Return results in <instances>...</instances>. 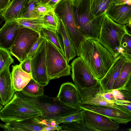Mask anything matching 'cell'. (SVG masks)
Instances as JSON below:
<instances>
[{
	"instance_id": "17",
	"label": "cell",
	"mask_w": 131,
	"mask_h": 131,
	"mask_svg": "<svg viewBox=\"0 0 131 131\" xmlns=\"http://www.w3.org/2000/svg\"><path fill=\"white\" fill-rule=\"evenodd\" d=\"M10 131H44L47 122L41 116L30 118L18 122L6 123Z\"/></svg>"
},
{
	"instance_id": "47",
	"label": "cell",
	"mask_w": 131,
	"mask_h": 131,
	"mask_svg": "<svg viewBox=\"0 0 131 131\" xmlns=\"http://www.w3.org/2000/svg\"><path fill=\"white\" fill-rule=\"evenodd\" d=\"M126 27L128 32L131 35V28L126 26Z\"/></svg>"
},
{
	"instance_id": "50",
	"label": "cell",
	"mask_w": 131,
	"mask_h": 131,
	"mask_svg": "<svg viewBox=\"0 0 131 131\" xmlns=\"http://www.w3.org/2000/svg\"><path fill=\"white\" fill-rule=\"evenodd\" d=\"M126 26H127L131 28V19L127 24H126Z\"/></svg>"
},
{
	"instance_id": "26",
	"label": "cell",
	"mask_w": 131,
	"mask_h": 131,
	"mask_svg": "<svg viewBox=\"0 0 131 131\" xmlns=\"http://www.w3.org/2000/svg\"><path fill=\"white\" fill-rule=\"evenodd\" d=\"M62 131H96L90 127L84 120H80L62 123L61 125Z\"/></svg>"
},
{
	"instance_id": "35",
	"label": "cell",
	"mask_w": 131,
	"mask_h": 131,
	"mask_svg": "<svg viewBox=\"0 0 131 131\" xmlns=\"http://www.w3.org/2000/svg\"><path fill=\"white\" fill-rule=\"evenodd\" d=\"M124 96V99H117L115 104L126 108L131 112V97L126 96Z\"/></svg>"
},
{
	"instance_id": "20",
	"label": "cell",
	"mask_w": 131,
	"mask_h": 131,
	"mask_svg": "<svg viewBox=\"0 0 131 131\" xmlns=\"http://www.w3.org/2000/svg\"><path fill=\"white\" fill-rule=\"evenodd\" d=\"M57 31L64 56L68 63L77 55V51L62 20L59 19Z\"/></svg>"
},
{
	"instance_id": "16",
	"label": "cell",
	"mask_w": 131,
	"mask_h": 131,
	"mask_svg": "<svg viewBox=\"0 0 131 131\" xmlns=\"http://www.w3.org/2000/svg\"><path fill=\"white\" fill-rule=\"evenodd\" d=\"M22 26L16 20L5 21L0 30V47L10 50Z\"/></svg>"
},
{
	"instance_id": "3",
	"label": "cell",
	"mask_w": 131,
	"mask_h": 131,
	"mask_svg": "<svg viewBox=\"0 0 131 131\" xmlns=\"http://www.w3.org/2000/svg\"><path fill=\"white\" fill-rule=\"evenodd\" d=\"M91 0H82L74 6L75 19L79 29L86 39L98 40L105 14L95 16L91 7Z\"/></svg>"
},
{
	"instance_id": "8",
	"label": "cell",
	"mask_w": 131,
	"mask_h": 131,
	"mask_svg": "<svg viewBox=\"0 0 131 131\" xmlns=\"http://www.w3.org/2000/svg\"><path fill=\"white\" fill-rule=\"evenodd\" d=\"M40 36L39 33L23 26L10 49L11 54L21 63L28 57L31 47Z\"/></svg>"
},
{
	"instance_id": "22",
	"label": "cell",
	"mask_w": 131,
	"mask_h": 131,
	"mask_svg": "<svg viewBox=\"0 0 131 131\" xmlns=\"http://www.w3.org/2000/svg\"><path fill=\"white\" fill-rule=\"evenodd\" d=\"M12 79L14 89L15 92H20L32 78L31 73L24 71L20 63L12 66Z\"/></svg>"
},
{
	"instance_id": "7",
	"label": "cell",
	"mask_w": 131,
	"mask_h": 131,
	"mask_svg": "<svg viewBox=\"0 0 131 131\" xmlns=\"http://www.w3.org/2000/svg\"><path fill=\"white\" fill-rule=\"evenodd\" d=\"M46 40V63L50 80L70 75L71 68L64 56L52 43Z\"/></svg>"
},
{
	"instance_id": "6",
	"label": "cell",
	"mask_w": 131,
	"mask_h": 131,
	"mask_svg": "<svg viewBox=\"0 0 131 131\" xmlns=\"http://www.w3.org/2000/svg\"><path fill=\"white\" fill-rule=\"evenodd\" d=\"M54 10L59 19L63 21L75 48L77 55L80 56L81 44L86 38L80 31L75 19L74 6L70 0H62L55 7Z\"/></svg>"
},
{
	"instance_id": "53",
	"label": "cell",
	"mask_w": 131,
	"mask_h": 131,
	"mask_svg": "<svg viewBox=\"0 0 131 131\" xmlns=\"http://www.w3.org/2000/svg\"><path fill=\"white\" fill-rule=\"evenodd\" d=\"M127 130L128 131H131V128H128L127 129Z\"/></svg>"
},
{
	"instance_id": "43",
	"label": "cell",
	"mask_w": 131,
	"mask_h": 131,
	"mask_svg": "<svg viewBox=\"0 0 131 131\" xmlns=\"http://www.w3.org/2000/svg\"><path fill=\"white\" fill-rule=\"evenodd\" d=\"M74 7H77L82 0H70Z\"/></svg>"
},
{
	"instance_id": "24",
	"label": "cell",
	"mask_w": 131,
	"mask_h": 131,
	"mask_svg": "<svg viewBox=\"0 0 131 131\" xmlns=\"http://www.w3.org/2000/svg\"><path fill=\"white\" fill-rule=\"evenodd\" d=\"M20 92L26 96L37 97L44 94V86L32 78Z\"/></svg>"
},
{
	"instance_id": "40",
	"label": "cell",
	"mask_w": 131,
	"mask_h": 131,
	"mask_svg": "<svg viewBox=\"0 0 131 131\" xmlns=\"http://www.w3.org/2000/svg\"><path fill=\"white\" fill-rule=\"evenodd\" d=\"M123 90L131 93V74L128 80L120 91Z\"/></svg>"
},
{
	"instance_id": "11",
	"label": "cell",
	"mask_w": 131,
	"mask_h": 131,
	"mask_svg": "<svg viewBox=\"0 0 131 131\" xmlns=\"http://www.w3.org/2000/svg\"><path fill=\"white\" fill-rule=\"evenodd\" d=\"M79 106L82 109L108 117L119 124H126L131 121V112L123 107L122 108H118L85 103H80Z\"/></svg>"
},
{
	"instance_id": "2",
	"label": "cell",
	"mask_w": 131,
	"mask_h": 131,
	"mask_svg": "<svg viewBox=\"0 0 131 131\" xmlns=\"http://www.w3.org/2000/svg\"><path fill=\"white\" fill-rule=\"evenodd\" d=\"M43 113L20 92H15L12 100L0 110V118L6 123L18 122L42 116Z\"/></svg>"
},
{
	"instance_id": "52",
	"label": "cell",
	"mask_w": 131,
	"mask_h": 131,
	"mask_svg": "<svg viewBox=\"0 0 131 131\" xmlns=\"http://www.w3.org/2000/svg\"><path fill=\"white\" fill-rule=\"evenodd\" d=\"M51 0H46L44 3H47Z\"/></svg>"
},
{
	"instance_id": "34",
	"label": "cell",
	"mask_w": 131,
	"mask_h": 131,
	"mask_svg": "<svg viewBox=\"0 0 131 131\" xmlns=\"http://www.w3.org/2000/svg\"><path fill=\"white\" fill-rule=\"evenodd\" d=\"M122 53L125 51L131 50V35L128 32L123 36L121 45Z\"/></svg>"
},
{
	"instance_id": "42",
	"label": "cell",
	"mask_w": 131,
	"mask_h": 131,
	"mask_svg": "<svg viewBox=\"0 0 131 131\" xmlns=\"http://www.w3.org/2000/svg\"><path fill=\"white\" fill-rule=\"evenodd\" d=\"M62 0H51L47 3L53 8H54Z\"/></svg>"
},
{
	"instance_id": "33",
	"label": "cell",
	"mask_w": 131,
	"mask_h": 131,
	"mask_svg": "<svg viewBox=\"0 0 131 131\" xmlns=\"http://www.w3.org/2000/svg\"><path fill=\"white\" fill-rule=\"evenodd\" d=\"M54 9L48 3L39 2H37L36 8V11L40 17L43 16Z\"/></svg>"
},
{
	"instance_id": "9",
	"label": "cell",
	"mask_w": 131,
	"mask_h": 131,
	"mask_svg": "<svg viewBox=\"0 0 131 131\" xmlns=\"http://www.w3.org/2000/svg\"><path fill=\"white\" fill-rule=\"evenodd\" d=\"M72 78L80 97L82 88L92 87L100 81L94 75L80 57L73 60L71 64Z\"/></svg>"
},
{
	"instance_id": "13",
	"label": "cell",
	"mask_w": 131,
	"mask_h": 131,
	"mask_svg": "<svg viewBox=\"0 0 131 131\" xmlns=\"http://www.w3.org/2000/svg\"><path fill=\"white\" fill-rule=\"evenodd\" d=\"M80 103H85L121 108L122 107L108 102L103 97L104 92L100 81L95 85L82 88Z\"/></svg>"
},
{
	"instance_id": "45",
	"label": "cell",
	"mask_w": 131,
	"mask_h": 131,
	"mask_svg": "<svg viewBox=\"0 0 131 131\" xmlns=\"http://www.w3.org/2000/svg\"><path fill=\"white\" fill-rule=\"evenodd\" d=\"M127 59L128 60L131 62V56L123 52L122 53Z\"/></svg>"
},
{
	"instance_id": "19",
	"label": "cell",
	"mask_w": 131,
	"mask_h": 131,
	"mask_svg": "<svg viewBox=\"0 0 131 131\" xmlns=\"http://www.w3.org/2000/svg\"><path fill=\"white\" fill-rule=\"evenodd\" d=\"M15 92L9 67L0 72V104L5 105L12 100Z\"/></svg>"
},
{
	"instance_id": "37",
	"label": "cell",
	"mask_w": 131,
	"mask_h": 131,
	"mask_svg": "<svg viewBox=\"0 0 131 131\" xmlns=\"http://www.w3.org/2000/svg\"><path fill=\"white\" fill-rule=\"evenodd\" d=\"M31 58L30 57H27L20 63L22 70L29 73H31Z\"/></svg>"
},
{
	"instance_id": "15",
	"label": "cell",
	"mask_w": 131,
	"mask_h": 131,
	"mask_svg": "<svg viewBox=\"0 0 131 131\" xmlns=\"http://www.w3.org/2000/svg\"><path fill=\"white\" fill-rule=\"evenodd\" d=\"M127 60L123 54H121L116 59L104 77L100 80L104 93L110 92L113 90L115 81L119 75L122 66Z\"/></svg>"
},
{
	"instance_id": "14",
	"label": "cell",
	"mask_w": 131,
	"mask_h": 131,
	"mask_svg": "<svg viewBox=\"0 0 131 131\" xmlns=\"http://www.w3.org/2000/svg\"><path fill=\"white\" fill-rule=\"evenodd\" d=\"M57 97L68 106L75 108H80V94L77 87L72 82H67L62 84Z\"/></svg>"
},
{
	"instance_id": "1",
	"label": "cell",
	"mask_w": 131,
	"mask_h": 131,
	"mask_svg": "<svg viewBox=\"0 0 131 131\" xmlns=\"http://www.w3.org/2000/svg\"><path fill=\"white\" fill-rule=\"evenodd\" d=\"M80 57L100 80L116 59L97 40L92 39H86L81 43Z\"/></svg>"
},
{
	"instance_id": "30",
	"label": "cell",
	"mask_w": 131,
	"mask_h": 131,
	"mask_svg": "<svg viewBox=\"0 0 131 131\" xmlns=\"http://www.w3.org/2000/svg\"><path fill=\"white\" fill-rule=\"evenodd\" d=\"M9 50L0 47V72L10 67L14 62Z\"/></svg>"
},
{
	"instance_id": "4",
	"label": "cell",
	"mask_w": 131,
	"mask_h": 131,
	"mask_svg": "<svg viewBox=\"0 0 131 131\" xmlns=\"http://www.w3.org/2000/svg\"><path fill=\"white\" fill-rule=\"evenodd\" d=\"M127 33L125 25L114 21L105 12L98 41L116 59L121 53V42Z\"/></svg>"
},
{
	"instance_id": "23",
	"label": "cell",
	"mask_w": 131,
	"mask_h": 131,
	"mask_svg": "<svg viewBox=\"0 0 131 131\" xmlns=\"http://www.w3.org/2000/svg\"><path fill=\"white\" fill-rule=\"evenodd\" d=\"M131 74V62L128 60L124 64L118 77L114 83L113 89L121 90L129 78Z\"/></svg>"
},
{
	"instance_id": "31",
	"label": "cell",
	"mask_w": 131,
	"mask_h": 131,
	"mask_svg": "<svg viewBox=\"0 0 131 131\" xmlns=\"http://www.w3.org/2000/svg\"><path fill=\"white\" fill-rule=\"evenodd\" d=\"M84 110L82 109L78 112L59 118L56 122L59 124H60L80 120H84Z\"/></svg>"
},
{
	"instance_id": "39",
	"label": "cell",
	"mask_w": 131,
	"mask_h": 131,
	"mask_svg": "<svg viewBox=\"0 0 131 131\" xmlns=\"http://www.w3.org/2000/svg\"><path fill=\"white\" fill-rule=\"evenodd\" d=\"M111 91L117 99L122 100L125 99L123 94L118 90L117 89H113Z\"/></svg>"
},
{
	"instance_id": "27",
	"label": "cell",
	"mask_w": 131,
	"mask_h": 131,
	"mask_svg": "<svg viewBox=\"0 0 131 131\" xmlns=\"http://www.w3.org/2000/svg\"><path fill=\"white\" fill-rule=\"evenodd\" d=\"M114 0H91V7L93 14L98 16L105 13L113 4Z\"/></svg>"
},
{
	"instance_id": "48",
	"label": "cell",
	"mask_w": 131,
	"mask_h": 131,
	"mask_svg": "<svg viewBox=\"0 0 131 131\" xmlns=\"http://www.w3.org/2000/svg\"><path fill=\"white\" fill-rule=\"evenodd\" d=\"M123 52L131 56V50L125 51H124Z\"/></svg>"
},
{
	"instance_id": "49",
	"label": "cell",
	"mask_w": 131,
	"mask_h": 131,
	"mask_svg": "<svg viewBox=\"0 0 131 131\" xmlns=\"http://www.w3.org/2000/svg\"><path fill=\"white\" fill-rule=\"evenodd\" d=\"M131 1V0H123L119 4H124L127 3L129 1Z\"/></svg>"
},
{
	"instance_id": "32",
	"label": "cell",
	"mask_w": 131,
	"mask_h": 131,
	"mask_svg": "<svg viewBox=\"0 0 131 131\" xmlns=\"http://www.w3.org/2000/svg\"><path fill=\"white\" fill-rule=\"evenodd\" d=\"M37 2L34 1H29L22 18H34L40 17L37 13L36 10Z\"/></svg>"
},
{
	"instance_id": "38",
	"label": "cell",
	"mask_w": 131,
	"mask_h": 131,
	"mask_svg": "<svg viewBox=\"0 0 131 131\" xmlns=\"http://www.w3.org/2000/svg\"><path fill=\"white\" fill-rule=\"evenodd\" d=\"M103 96L106 101L111 103L115 104L117 100L111 91L104 92L103 94Z\"/></svg>"
},
{
	"instance_id": "29",
	"label": "cell",
	"mask_w": 131,
	"mask_h": 131,
	"mask_svg": "<svg viewBox=\"0 0 131 131\" xmlns=\"http://www.w3.org/2000/svg\"><path fill=\"white\" fill-rule=\"evenodd\" d=\"M40 34L41 36L52 43L64 56L57 31L55 32L45 28L41 30Z\"/></svg>"
},
{
	"instance_id": "46",
	"label": "cell",
	"mask_w": 131,
	"mask_h": 131,
	"mask_svg": "<svg viewBox=\"0 0 131 131\" xmlns=\"http://www.w3.org/2000/svg\"><path fill=\"white\" fill-rule=\"evenodd\" d=\"M123 0H114L113 4L115 5L119 4Z\"/></svg>"
},
{
	"instance_id": "5",
	"label": "cell",
	"mask_w": 131,
	"mask_h": 131,
	"mask_svg": "<svg viewBox=\"0 0 131 131\" xmlns=\"http://www.w3.org/2000/svg\"><path fill=\"white\" fill-rule=\"evenodd\" d=\"M23 94L41 110L43 113L41 118L49 123L52 120L56 122L60 118L78 112L82 110L68 106L61 102L57 97L43 94L37 97H32Z\"/></svg>"
},
{
	"instance_id": "10",
	"label": "cell",
	"mask_w": 131,
	"mask_h": 131,
	"mask_svg": "<svg viewBox=\"0 0 131 131\" xmlns=\"http://www.w3.org/2000/svg\"><path fill=\"white\" fill-rule=\"evenodd\" d=\"M32 78L43 86L47 85L49 78L46 63V40L44 39L34 55L31 58Z\"/></svg>"
},
{
	"instance_id": "21",
	"label": "cell",
	"mask_w": 131,
	"mask_h": 131,
	"mask_svg": "<svg viewBox=\"0 0 131 131\" xmlns=\"http://www.w3.org/2000/svg\"><path fill=\"white\" fill-rule=\"evenodd\" d=\"M29 0H12L8 6L0 12L5 21L16 20L23 17Z\"/></svg>"
},
{
	"instance_id": "12",
	"label": "cell",
	"mask_w": 131,
	"mask_h": 131,
	"mask_svg": "<svg viewBox=\"0 0 131 131\" xmlns=\"http://www.w3.org/2000/svg\"><path fill=\"white\" fill-rule=\"evenodd\" d=\"M85 123L96 131H112L118 129L119 124L109 117L92 111L84 110Z\"/></svg>"
},
{
	"instance_id": "25",
	"label": "cell",
	"mask_w": 131,
	"mask_h": 131,
	"mask_svg": "<svg viewBox=\"0 0 131 131\" xmlns=\"http://www.w3.org/2000/svg\"><path fill=\"white\" fill-rule=\"evenodd\" d=\"M41 17L34 18H21L16 20L20 25L40 33L41 30L45 28Z\"/></svg>"
},
{
	"instance_id": "36",
	"label": "cell",
	"mask_w": 131,
	"mask_h": 131,
	"mask_svg": "<svg viewBox=\"0 0 131 131\" xmlns=\"http://www.w3.org/2000/svg\"><path fill=\"white\" fill-rule=\"evenodd\" d=\"M44 38L40 36L31 47L28 54V57L32 58L36 53Z\"/></svg>"
},
{
	"instance_id": "18",
	"label": "cell",
	"mask_w": 131,
	"mask_h": 131,
	"mask_svg": "<svg viewBox=\"0 0 131 131\" xmlns=\"http://www.w3.org/2000/svg\"><path fill=\"white\" fill-rule=\"evenodd\" d=\"M106 13L114 21L126 25L131 19V1L124 4H113Z\"/></svg>"
},
{
	"instance_id": "41",
	"label": "cell",
	"mask_w": 131,
	"mask_h": 131,
	"mask_svg": "<svg viewBox=\"0 0 131 131\" xmlns=\"http://www.w3.org/2000/svg\"><path fill=\"white\" fill-rule=\"evenodd\" d=\"M12 0H0V11L1 12L5 9Z\"/></svg>"
},
{
	"instance_id": "28",
	"label": "cell",
	"mask_w": 131,
	"mask_h": 131,
	"mask_svg": "<svg viewBox=\"0 0 131 131\" xmlns=\"http://www.w3.org/2000/svg\"><path fill=\"white\" fill-rule=\"evenodd\" d=\"M45 28L56 32L58 29L59 19L54 9L41 17Z\"/></svg>"
},
{
	"instance_id": "44",
	"label": "cell",
	"mask_w": 131,
	"mask_h": 131,
	"mask_svg": "<svg viewBox=\"0 0 131 131\" xmlns=\"http://www.w3.org/2000/svg\"><path fill=\"white\" fill-rule=\"evenodd\" d=\"M122 93L125 96H126L131 97V93L128 92L125 90H123Z\"/></svg>"
},
{
	"instance_id": "51",
	"label": "cell",
	"mask_w": 131,
	"mask_h": 131,
	"mask_svg": "<svg viewBox=\"0 0 131 131\" xmlns=\"http://www.w3.org/2000/svg\"><path fill=\"white\" fill-rule=\"evenodd\" d=\"M36 1L39 2L44 3L46 0H29V1Z\"/></svg>"
}]
</instances>
